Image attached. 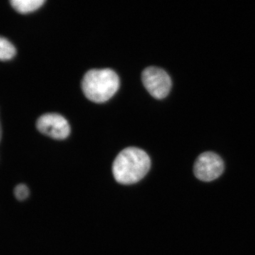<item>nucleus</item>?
Segmentation results:
<instances>
[{"label":"nucleus","instance_id":"7ed1b4c3","mask_svg":"<svg viewBox=\"0 0 255 255\" xmlns=\"http://www.w3.org/2000/svg\"><path fill=\"white\" fill-rule=\"evenodd\" d=\"M142 81L147 92L157 100L165 98L172 87L168 74L157 67L145 68L142 73Z\"/></svg>","mask_w":255,"mask_h":255},{"label":"nucleus","instance_id":"20e7f679","mask_svg":"<svg viewBox=\"0 0 255 255\" xmlns=\"http://www.w3.org/2000/svg\"><path fill=\"white\" fill-rule=\"evenodd\" d=\"M224 170V162L217 154L206 152L196 159L194 172L196 178L204 182H211L219 178Z\"/></svg>","mask_w":255,"mask_h":255},{"label":"nucleus","instance_id":"0eeeda50","mask_svg":"<svg viewBox=\"0 0 255 255\" xmlns=\"http://www.w3.org/2000/svg\"><path fill=\"white\" fill-rule=\"evenodd\" d=\"M16 54L14 45L4 37L0 36V60L11 59Z\"/></svg>","mask_w":255,"mask_h":255},{"label":"nucleus","instance_id":"39448f33","mask_svg":"<svg viewBox=\"0 0 255 255\" xmlns=\"http://www.w3.org/2000/svg\"><path fill=\"white\" fill-rule=\"evenodd\" d=\"M36 127L42 133L57 140H63L70 133L68 121L58 114L41 116L37 121Z\"/></svg>","mask_w":255,"mask_h":255},{"label":"nucleus","instance_id":"6e6552de","mask_svg":"<svg viewBox=\"0 0 255 255\" xmlns=\"http://www.w3.org/2000/svg\"><path fill=\"white\" fill-rule=\"evenodd\" d=\"M28 194H29V190L25 184H18L15 187L14 195L18 200H24L28 197Z\"/></svg>","mask_w":255,"mask_h":255},{"label":"nucleus","instance_id":"423d86ee","mask_svg":"<svg viewBox=\"0 0 255 255\" xmlns=\"http://www.w3.org/2000/svg\"><path fill=\"white\" fill-rule=\"evenodd\" d=\"M13 7L20 13L31 12L41 7L44 0H12L10 1Z\"/></svg>","mask_w":255,"mask_h":255},{"label":"nucleus","instance_id":"1a4fd4ad","mask_svg":"<svg viewBox=\"0 0 255 255\" xmlns=\"http://www.w3.org/2000/svg\"><path fill=\"white\" fill-rule=\"evenodd\" d=\"M0 137H1V130H0Z\"/></svg>","mask_w":255,"mask_h":255},{"label":"nucleus","instance_id":"f257e3e1","mask_svg":"<svg viewBox=\"0 0 255 255\" xmlns=\"http://www.w3.org/2000/svg\"><path fill=\"white\" fill-rule=\"evenodd\" d=\"M150 157L141 149L129 147L119 152L112 167L114 179L124 185L140 182L150 170Z\"/></svg>","mask_w":255,"mask_h":255},{"label":"nucleus","instance_id":"f03ea898","mask_svg":"<svg viewBox=\"0 0 255 255\" xmlns=\"http://www.w3.org/2000/svg\"><path fill=\"white\" fill-rule=\"evenodd\" d=\"M119 84V76L114 70L94 69L85 74L82 88L88 100L95 103H104L118 91Z\"/></svg>","mask_w":255,"mask_h":255}]
</instances>
